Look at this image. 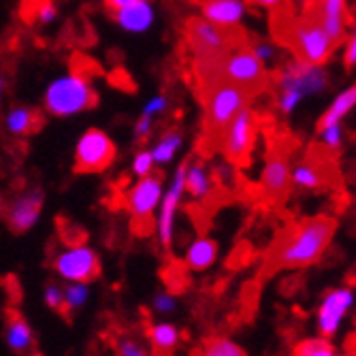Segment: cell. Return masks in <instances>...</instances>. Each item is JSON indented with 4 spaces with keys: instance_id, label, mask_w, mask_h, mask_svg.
I'll list each match as a JSON object with an SVG mask.
<instances>
[{
    "instance_id": "cell-13",
    "label": "cell",
    "mask_w": 356,
    "mask_h": 356,
    "mask_svg": "<svg viewBox=\"0 0 356 356\" xmlns=\"http://www.w3.org/2000/svg\"><path fill=\"white\" fill-rule=\"evenodd\" d=\"M54 269L64 280L88 284L101 275V258L90 248L71 245L54 258Z\"/></svg>"
},
{
    "instance_id": "cell-32",
    "label": "cell",
    "mask_w": 356,
    "mask_h": 356,
    "mask_svg": "<svg viewBox=\"0 0 356 356\" xmlns=\"http://www.w3.org/2000/svg\"><path fill=\"white\" fill-rule=\"evenodd\" d=\"M45 303L56 312H67V293L62 288L49 284L45 288Z\"/></svg>"
},
{
    "instance_id": "cell-36",
    "label": "cell",
    "mask_w": 356,
    "mask_h": 356,
    "mask_svg": "<svg viewBox=\"0 0 356 356\" xmlns=\"http://www.w3.org/2000/svg\"><path fill=\"white\" fill-rule=\"evenodd\" d=\"M120 356H149V354L141 343L126 339V341L120 343Z\"/></svg>"
},
{
    "instance_id": "cell-23",
    "label": "cell",
    "mask_w": 356,
    "mask_h": 356,
    "mask_svg": "<svg viewBox=\"0 0 356 356\" xmlns=\"http://www.w3.org/2000/svg\"><path fill=\"white\" fill-rule=\"evenodd\" d=\"M218 256V243L213 239H199L194 241L186 254V265L194 271H201V269H207Z\"/></svg>"
},
{
    "instance_id": "cell-12",
    "label": "cell",
    "mask_w": 356,
    "mask_h": 356,
    "mask_svg": "<svg viewBox=\"0 0 356 356\" xmlns=\"http://www.w3.org/2000/svg\"><path fill=\"white\" fill-rule=\"evenodd\" d=\"M295 177L290 175L288 169V149L280 145H271L267 165L261 175V192L269 203H284L288 199L290 190H293Z\"/></svg>"
},
{
    "instance_id": "cell-24",
    "label": "cell",
    "mask_w": 356,
    "mask_h": 356,
    "mask_svg": "<svg viewBox=\"0 0 356 356\" xmlns=\"http://www.w3.org/2000/svg\"><path fill=\"white\" fill-rule=\"evenodd\" d=\"M149 339L156 352H171L179 341V331L169 322H160V325L149 329Z\"/></svg>"
},
{
    "instance_id": "cell-43",
    "label": "cell",
    "mask_w": 356,
    "mask_h": 356,
    "mask_svg": "<svg viewBox=\"0 0 356 356\" xmlns=\"http://www.w3.org/2000/svg\"><path fill=\"white\" fill-rule=\"evenodd\" d=\"M256 3H261V5H265L269 9H275V7L284 5V0H256Z\"/></svg>"
},
{
    "instance_id": "cell-29",
    "label": "cell",
    "mask_w": 356,
    "mask_h": 356,
    "mask_svg": "<svg viewBox=\"0 0 356 356\" xmlns=\"http://www.w3.org/2000/svg\"><path fill=\"white\" fill-rule=\"evenodd\" d=\"M181 145V135L177 131H171L163 137V141H160L156 145V149L152 152L154 154V160L156 163H169V160L173 158V154L177 152V147Z\"/></svg>"
},
{
    "instance_id": "cell-28",
    "label": "cell",
    "mask_w": 356,
    "mask_h": 356,
    "mask_svg": "<svg viewBox=\"0 0 356 356\" xmlns=\"http://www.w3.org/2000/svg\"><path fill=\"white\" fill-rule=\"evenodd\" d=\"M186 188H188V192L192 194V197H197V199L209 197V179H207V173L203 171L201 165H194L192 169H188Z\"/></svg>"
},
{
    "instance_id": "cell-30",
    "label": "cell",
    "mask_w": 356,
    "mask_h": 356,
    "mask_svg": "<svg viewBox=\"0 0 356 356\" xmlns=\"http://www.w3.org/2000/svg\"><path fill=\"white\" fill-rule=\"evenodd\" d=\"M64 293H67V312L81 307L88 299V288L86 284H79V282H73Z\"/></svg>"
},
{
    "instance_id": "cell-6",
    "label": "cell",
    "mask_w": 356,
    "mask_h": 356,
    "mask_svg": "<svg viewBox=\"0 0 356 356\" xmlns=\"http://www.w3.org/2000/svg\"><path fill=\"white\" fill-rule=\"evenodd\" d=\"M277 86H280V107L284 113H288L295 109V105L305 94H314L325 88L327 75L325 71H320V67H312V64L295 60L282 69V73L277 75Z\"/></svg>"
},
{
    "instance_id": "cell-11",
    "label": "cell",
    "mask_w": 356,
    "mask_h": 356,
    "mask_svg": "<svg viewBox=\"0 0 356 356\" xmlns=\"http://www.w3.org/2000/svg\"><path fill=\"white\" fill-rule=\"evenodd\" d=\"M256 131H258L256 113L250 107L241 109L239 115L233 120L222 143V154L226 156V160H229L231 165L241 167V169L250 165V154L256 141Z\"/></svg>"
},
{
    "instance_id": "cell-5",
    "label": "cell",
    "mask_w": 356,
    "mask_h": 356,
    "mask_svg": "<svg viewBox=\"0 0 356 356\" xmlns=\"http://www.w3.org/2000/svg\"><path fill=\"white\" fill-rule=\"evenodd\" d=\"M96 103H99V94L94 92L90 77L73 71L69 77L54 81L45 94V109L56 118L92 109L96 107Z\"/></svg>"
},
{
    "instance_id": "cell-17",
    "label": "cell",
    "mask_w": 356,
    "mask_h": 356,
    "mask_svg": "<svg viewBox=\"0 0 356 356\" xmlns=\"http://www.w3.org/2000/svg\"><path fill=\"white\" fill-rule=\"evenodd\" d=\"M186 175H188V165L184 163L177 169V175L173 179L171 190L167 192V197L163 201V209H160V220H158V231H160V241H163L165 248H171L173 241V220H175V211H177V203L179 197L186 188Z\"/></svg>"
},
{
    "instance_id": "cell-4",
    "label": "cell",
    "mask_w": 356,
    "mask_h": 356,
    "mask_svg": "<svg viewBox=\"0 0 356 356\" xmlns=\"http://www.w3.org/2000/svg\"><path fill=\"white\" fill-rule=\"evenodd\" d=\"M186 43L194 58L205 56H226L235 47L248 43V32L237 26H220L207 17H192L186 24Z\"/></svg>"
},
{
    "instance_id": "cell-18",
    "label": "cell",
    "mask_w": 356,
    "mask_h": 356,
    "mask_svg": "<svg viewBox=\"0 0 356 356\" xmlns=\"http://www.w3.org/2000/svg\"><path fill=\"white\" fill-rule=\"evenodd\" d=\"M203 15L220 26H237L243 17L241 0H207L203 5Z\"/></svg>"
},
{
    "instance_id": "cell-21",
    "label": "cell",
    "mask_w": 356,
    "mask_h": 356,
    "mask_svg": "<svg viewBox=\"0 0 356 356\" xmlns=\"http://www.w3.org/2000/svg\"><path fill=\"white\" fill-rule=\"evenodd\" d=\"M41 126H43V115L35 109L17 107L7 115V128L17 137H28L32 133H37L41 131Z\"/></svg>"
},
{
    "instance_id": "cell-2",
    "label": "cell",
    "mask_w": 356,
    "mask_h": 356,
    "mask_svg": "<svg viewBox=\"0 0 356 356\" xmlns=\"http://www.w3.org/2000/svg\"><path fill=\"white\" fill-rule=\"evenodd\" d=\"M271 35L282 47L295 54V60L312 67H322L337 47L327 28L309 9H303V15L297 17L286 5L275 7L271 13Z\"/></svg>"
},
{
    "instance_id": "cell-33",
    "label": "cell",
    "mask_w": 356,
    "mask_h": 356,
    "mask_svg": "<svg viewBox=\"0 0 356 356\" xmlns=\"http://www.w3.org/2000/svg\"><path fill=\"white\" fill-rule=\"evenodd\" d=\"M58 229H60V235L64 239V243H69V245H81L83 239H86V231H81L79 226L75 224H58Z\"/></svg>"
},
{
    "instance_id": "cell-42",
    "label": "cell",
    "mask_w": 356,
    "mask_h": 356,
    "mask_svg": "<svg viewBox=\"0 0 356 356\" xmlns=\"http://www.w3.org/2000/svg\"><path fill=\"white\" fill-rule=\"evenodd\" d=\"M254 51H256V56L261 58V60H267V58L273 56V47L267 45V43H258V45H254Z\"/></svg>"
},
{
    "instance_id": "cell-7",
    "label": "cell",
    "mask_w": 356,
    "mask_h": 356,
    "mask_svg": "<svg viewBox=\"0 0 356 356\" xmlns=\"http://www.w3.org/2000/svg\"><path fill=\"white\" fill-rule=\"evenodd\" d=\"M224 79H229L254 96L263 94L269 88V73L263 60L256 56L250 43L235 47L224 62Z\"/></svg>"
},
{
    "instance_id": "cell-9",
    "label": "cell",
    "mask_w": 356,
    "mask_h": 356,
    "mask_svg": "<svg viewBox=\"0 0 356 356\" xmlns=\"http://www.w3.org/2000/svg\"><path fill=\"white\" fill-rule=\"evenodd\" d=\"M163 190V171L143 177L131 192H128V209L133 216V233L137 237H149L154 233V209L160 201Z\"/></svg>"
},
{
    "instance_id": "cell-41",
    "label": "cell",
    "mask_w": 356,
    "mask_h": 356,
    "mask_svg": "<svg viewBox=\"0 0 356 356\" xmlns=\"http://www.w3.org/2000/svg\"><path fill=\"white\" fill-rule=\"evenodd\" d=\"M135 0H105V7L111 11V13H118L120 9L128 7V5H133Z\"/></svg>"
},
{
    "instance_id": "cell-15",
    "label": "cell",
    "mask_w": 356,
    "mask_h": 356,
    "mask_svg": "<svg viewBox=\"0 0 356 356\" xmlns=\"http://www.w3.org/2000/svg\"><path fill=\"white\" fill-rule=\"evenodd\" d=\"M43 201H45V197L41 190H28L22 194V197H17L13 201V205L9 207V216H7L9 229L17 235L30 231L41 216Z\"/></svg>"
},
{
    "instance_id": "cell-1",
    "label": "cell",
    "mask_w": 356,
    "mask_h": 356,
    "mask_svg": "<svg viewBox=\"0 0 356 356\" xmlns=\"http://www.w3.org/2000/svg\"><path fill=\"white\" fill-rule=\"evenodd\" d=\"M335 231L337 220L331 216H312L286 224L265 254L261 275L271 277L284 269H303L318 263Z\"/></svg>"
},
{
    "instance_id": "cell-39",
    "label": "cell",
    "mask_w": 356,
    "mask_h": 356,
    "mask_svg": "<svg viewBox=\"0 0 356 356\" xmlns=\"http://www.w3.org/2000/svg\"><path fill=\"white\" fill-rule=\"evenodd\" d=\"M343 64L348 69H352L354 64H356V32H354V37L350 39L348 47H346V54H343Z\"/></svg>"
},
{
    "instance_id": "cell-20",
    "label": "cell",
    "mask_w": 356,
    "mask_h": 356,
    "mask_svg": "<svg viewBox=\"0 0 356 356\" xmlns=\"http://www.w3.org/2000/svg\"><path fill=\"white\" fill-rule=\"evenodd\" d=\"M113 17L126 30L141 32L152 24V7L147 0H135L133 5H128V7L120 9L118 13H113Z\"/></svg>"
},
{
    "instance_id": "cell-25",
    "label": "cell",
    "mask_w": 356,
    "mask_h": 356,
    "mask_svg": "<svg viewBox=\"0 0 356 356\" xmlns=\"http://www.w3.org/2000/svg\"><path fill=\"white\" fill-rule=\"evenodd\" d=\"M19 15L26 22H51L56 17V7L51 0H22V7H19Z\"/></svg>"
},
{
    "instance_id": "cell-37",
    "label": "cell",
    "mask_w": 356,
    "mask_h": 356,
    "mask_svg": "<svg viewBox=\"0 0 356 356\" xmlns=\"http://www.w3.org/2000/svg\"><path fill=\"white\" fill-rule=\"evenodd\" d=\"M154 307H156L158 312H173V309H175V299H173V295H171V293H160V295H156Z\"/></svg>"
},
{
    "instance_id": "cell-26",
    "label": "cell",
    "mask_w": 356,
    "mask_h": 356,
    "mask_svg": "<svg viewBox=\"0 0 356 356\" xmlns=\"http://www.w3.org/2000/svg\"><path fill=\"white\" fill-rule=\"evenodd\" d=\"M199 356H248L245 350L226 337H211L203 343Z\"/></svg>"
},
{
    "instance_id": "cell-22",
    "label": "cell",
    "mask_w": 356,
    "mask_h": 356,
    "mask_svg": "<svg viewBox=\"0 0 356 356\" xmlns=\"http://www.w3.org/2000/svg\"><path fill=\"white\" fill-rule=\"evenodd\" d=\"M354 105H356V86L350 88V90H346V92H341V94L337 96V99L333 101V105L329 107V111L320 115V120H318V133H322V131H325V128H329V126L339 124V120H341L350 109H354Z\"/></svg>"
},
{
    "instance_id": "cell-34",
    "label": "cell",
    "mask_w": 356,
    "mask_h": 356,
    "mask_svg": "<svg viewBox=\"0 0 356 356\" xmlns=\"http://www.w3.org/2000/svg\"><path fill=\"white\" fill-rule=\"evenodd\" d=\"M152 165H154V154H152V152H141V154L135 158L133 169H135V173H137V175L145 177V175L152 171Z\"/></svg>"
},
{
    "instance_id": "cell-10",
    "label": "cell",
    "mask_w": 356,
    "mask_h": 356,
    "mask_svg": "<svg viewBox=\"0 0 356 356\" xmlns=\"http://www.w3.org/2000/svg\"><path fill=\"white\" fill-rule=\"evenodd\" d=\"M115 160L113 141L99 128L86 131L75 149V173H101Z\"/></svg>"
},
{
    "instance_id": "cell-35",
    "label": "cell",
    "mask_w": 356,
    "mask_h": 356,
    "mask_svg": "<svg viewBox=\"0 0 356 356\" xmlns=\"http://www.w3.org/2000/svg\"><path fill=\"white\" fill-rule=\"evenodd\" d=\"M322 143H327L333 149L339 147V143H341V128H339V124L329 126V128H325V131H322Z\"/></svg>"
},
{
    "instance_id": "cell-38",
    "label": "cell",
    "mask_w": 356,
    "mask_h": 356,
    "mask_svg": "<svg viewBox=\"0 0 356 356\" xmlns=\"http://www.w3.org/2000/svg\"><path fill=\"white\" fill-rule=\"evenodd\" d=\"M149 128H152V115H145L137 122V128H135V133H137V139L139 141H145L147 135H149Z\"/></svg>"
},
{
    "instance_id": "cell-40",
    "label": "cell",
    "mask_w": 356,
    "mask_h": 356,
    "mask_svg": "<svg viewBox=\"0 0 356 356\" xmlns=\"http://www.w3.org/2000/svg\"><path fill=\"white\" fill-rule=\"evenodd\" d=\"M165 105H167V101L163 99V96H158V99H154L152 103H147V107H145V115H152V113H156V111H163L165 109Z\"/></svg>"
},
{
    "instance_id": "cell-27",
    "label": "cell",
    "mask_w": 356,
    "mask_h": 356,
    "mask_svg": "<svg viewBox=\"0 0 356 356\" xmlns=\"http://www.w3.org/2000/svg\"><path fill=\"white\" fill-rule=\"evenodd\" d=\"M293 356H339V352L335 350V346L327 337H320V339L301 341L295 348Z\"/></svg>"
},
{
    "instance_id": "cell-14",
    "label": "cell",
    "mask_w": 356,
    "mask_h": 356,
    "mask_svg": "<svg viewBox=\"0 0 356 356\" xmlns=\"http://www.w3.org/2000/svg\"><path fill=\"white\" fill-rule=\"evenodd\" d=\"M354 303V295L350 288H337L325 297L318 309V331L322 337H333L339 331V325L348 309Z\"/></svg>"
},
{
    "instance_id": "cell-3",
    "label": "cell",
    "mask_w": 356,
    "mask_h": 356,
    "mask_svg": "<svg viewBox=\"0 0 356 356\" xmlns=\"http://www.w3.org/2000/svg\"><path fill=\"white\" fill-rule=\"evenodd\" d=\"M256 96L241 86L222 79L216 83L203 99V131L199 139V152L201 156L209 158L216 152H222L224 137L229 133L233 120L239 115L241 109H245Z\"/></svg>"
},
{
    "instance_id": "cell-8",
    "label": "cell",
    "mask_w": 356,
    "mask_h": 356,
    "mask_svg": "<svg viewBox=\"0 0 356 356\" xmlns=\"http://www.w3.org/2000/svg\"><path fill=\"white\" fill-rule=\"evenodd\" d=\"M295 184L309 188V190H320V188H335L339 179V169L335 160V149L329 147L327 143H312L307 147L305 160L295 169L293 173Z\"/></svg>"
},
{
    "instance_id": "cell-31",
    "label": "cell",
    "mask_w": 356,
    "mask_h": 356,
    "mask_svg": "<svg viewBox=\"0 0 356 356\" xmlns=\"http://www.w3.org/2000/svg\"><path fill=\"white\" fill-rule=\"evenodd\" d=\"M71 71L79 73V75H86V77H92L96 71H99V64H96L92 58H88L86 54H75L71 58Z\"/></svg>"
},
{
    "instance_id": "cell-16",
    "label": "cell",
    "mask_w": 356,
    "mask_h": 356,
    "mask_svg": "<svg viewBox=\"0 0 356 356\" xmlns=\"http://www.w3.org/2000/svg\"><path fill=\"white\" fill-rule=\"evenodd\" d=\"M339 45L346 37V0H309L305 5Z\"/></svg>"
},
{
    "instance_id": "cell-19",
    "label": "cell",
    "mask_w": 356,
    "mask_h": 356,
    "mask_svg": "<svg viewBox=\"0 0 356 356\" xmlns=\"http://www.w3.org/2000/svg\"><path fill=\"white\" fill-rule=\"evenodd\" d=\"M7 343L17 354H28L35 346V335H32L30 325L24 320L22 314L9 309V322H7Z\"/></svg>"
}]
</instances>
